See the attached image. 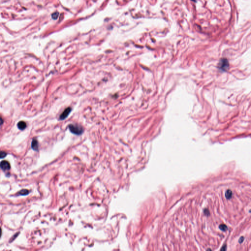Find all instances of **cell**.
Wrapping results in <instances>:
<instances>
[{
	"label": "cell",
	"mask_w": 251,
	"mask_h": 251,
	"mask_svg": "<svg viewBox=\"0 0 251 251\" xmlns=\"http://www.w3.org/2000/svg\"><path fill=\"white\" fill-rule=\"evenodd\" d=\"M192 1H194V2H195V1H196V0H192Z\"/></svg>",
	"instance_id": "obj_10"
},
{
	"label": "cell",
	"mask_w": 251,
	"mask_h": 251,
	"mask_svg": "<svg viewBox=\"0 0 251 251\" xmlns=\"http://www.w3.org/2000/svg\"><path fill=\"white\" fill-rule=\"evenodd\" d=\"M69 129L71 132L78 136L81 135L83 132V128L81 126L77 124L69 125Z\"/></svg>",
	"instance_id": "obj_1"
},
{
	"label": "cell",
	"mask_w": 251,
	"mask_h": 251,
	"mask_svg": "<svg viewBox=\"0 0 251 251\" xmlns=\"http://www.w3.org/2000/svg\"><path fill=\"white\" fill-rule=\"evenodd\" d=\"M17 127H18V129H20V130H24L26 128L27 124L26 123V122L22 121L18 122V123L17 124Z\"/></svg>",
	"instance_id": "obj_6"
},
{
	"label": "cell",
	"mask_w": 251,
	"mask_h": 251,
	"mask_svg": "<svg viewBox=\"0 0 251 251\" xmlns=\"http://www.w3.org/2000/svg\"><path fill=\"white\" fill-rule=\"evenodd\" d=\"M72 110V109L71 108H66L64 111L61 113V114L60 115L59 119L61 120H63L65 119H66L67 117L69 114L70 113L71 111Z\"/></svg>",
	"instance_id": "obj_3"
},
{
	"label": "cell",
	"mask_w": 251,
	"mask_h": 251,
	"mask_svg": "<svg viewBox=\"0 0 251 251\" xmlns=\"http://www.w3.org/2000/svg\"><path fill=\"white\" fill-rule=\"evenodd\" d=\"M18 193L19 194V195H22V196H25V195H27L28 194H29V191L27 189H22L20 191H19L18 192Z\"/></svg>",
	"instance_id": "obj_7"
},
{
	"label": "cell",
	"mask_w": 251,
	"mask_h": 251,
	"mask_svg": "<svg viewBox=\"0 0 251 251\" xmlns=\"http://www.w3.org/2000/svg\"><path fill=\"white\" fill-rule=\"evenodd\" d=\"M59 16V13L58 12H54V13L52 14V17L53 19H55V20H56L57 19V18Z\"/></svg>",
	"instance_id": "obj_8"
},
{
	"label": "cell",
	"mask_w": 251,
	"mask_h": 251,
	"mask_svg": "<svg viewBox=\"0 0 251 251\" xmlns=\"http://www.w3.org/2000/svg\"><path fill=\"white\" fill-rule=\"evenodd\" d=\"M219 68L223 71H226L229 67V63L228 60L226 58L221 59L219 63Z\"/></svg>",
	"instance_id": "obj_2"
},
{
	"label": "cell",
	"mask_w": 251,
	"mask_h": 251,
	"mask_svg": "<svg viewBox=\"0 0 251 251\" xmlns=\"http://www.w3.org/2000/svg\"><path fill=\"white\" fill-rule=\"evenodd\" d=\"M1 168L3 171H7L10 169V165L7 160H3L1 162Z\"/></svg>",
	"instance_id": "obj_4"
},
{
	"label": "cell",
	"mask_w": 251,
	"mask_h": 251,
	"mask_svg": "<svg viewBox=\"0 0 251 251\" xmlns=\"http://www.w3.org/2000/svg\"><path fill=\"white\" fill-rule=\"evenodd\" d=\"M7 153H6L5 152H3V151L1 152V155H0V157H1V158H4L5 157H6L7 156Z\"/></svg>",
	"instance_id": "obj_9"
},
{
	"label": "cell",
	"mask_w": 251,
	"mask_h": 251,
	"mask_svg": "<svg viewBox=\"0 0 251 251\" xmlns=\"http://www.w3.org/2000/svg\"><path fill=\"white\" fill-rule=\"evenodd\" d=\"M31 147L32 150L36 151H37L38 150V142L36 138H33L32 139Z\"/></svg>",
	"instance_id": "obj_5"
}]
</instances>
